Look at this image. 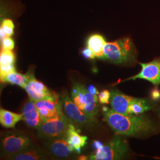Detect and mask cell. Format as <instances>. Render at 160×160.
<instances>
[{
  "label": "cell",
  "mask_w": 160,
  "mask_h": 160,
  "mask_svg": "<svg viewBox=\"0 0 160 160\" xmlns=\"http://www.w3.org/2000/svg\"><path fill=\"white\" fill-rule=\"evenodd\" d=\"M34 102L42 120H47L56 116L63 108L62 101L59 100L58 96Z\"/></svg>",
  "instance_id": "9"
},
{
  "label": "cell",
  "mask_w": 160,
  "mask_h": 160,
  "mask_svg": "<svg viewBox=\"0 0 160 160\" xmlns=\"http://www.w3.org/2000/svg\"><path fill=\"white\" fill-rule=\"evenodd\" d=\"M70 121L65 115L62 109L55 117L45 120H42L41 125L38 129L40 137L50 140L66 135Z\"/></svg>",
  "instance_id": "4"
},
{
  "label": "cell",
  "mask_w": 160,
  "mask_h": 160,
  "mask_svg": "<svg viewBox=\"0 0 160 160\" xmlns=\"http://www.w3.org/2000/svg\"><path fill=\"white\" fill-rule=\"evenodd\" d=\"M87 88L88 92H89L92 95H93L94 96H97V95L98 94V90L93 85H90Z\"/></svg>",
  "instance_id": "26"
},
{
  "label": "cell",
  "mask_w": 160,
  "mask_h": 160,
  "mask_svg": "<svg viewBox=\"0 0 160 160\" xmlns=\"http://www.w3.org/2000/svg\"></svg>",
  "instance_id": "30"
},
{
  "label": "cell",
  "mask_w": 160,
  "mask_h": 160,
  "mask_svg": "<svg viewBox=\"0 0 160 160\" xmlns=\"http://www.w3.org/2000/svg\"><path fill=\"white\" fill-rule=\"evenodd\" d=\"M16 71L14 64L0 65V75H6Z\"/></svg>",
  "instance_id": "23"
},
{
  "label": "cell",
  "mask_w": 160,
  "mask_h": 160,
  "mask_svg": "<svg viewBox=\"0 0 160 160\" xmlns=\"http://www.w3.org/2000/svg\"><path fill=\"white\" fill-rule=\"evenodd\" d=\"M98 97L91 94L82 84H75L72 87V100L84 113L92 118H95L98 112Z\"/></svg>",
  "instance_id": "5"
},
{
  "label": "cell",
  "mask_w": 160,
  "mask_h": 160,
  "mask_svg": "<svg viewBox=\"0 0 160 160\" xmlns=\"http://www.w3.org/2000/svg\"><path fill=\"white\" fill-rule=\"evenodd\" d=\"M103 145L104 144L103 143H102L101 142H100L98 141H93V143H92L93 148L95 149L96 150L101 148L103 147Z\"/></svg>",
  "instance_id": "27"
},
{
  "label": "cell",
  "mask_w": 160,
  "mask_h": 160,
  "mask_svg": "<svg viewBox=\"0 0 160 160\" xmlns=\"http://www.w3.org/2000/svg\"><path fill=\"white\" fill-rule=\"evenodd\" d=\"M61 101L65 114L77 124L81 126H88L92 125L95 122V118L84 113L69 97L68 94H63Z\"/></svg>",
  "instance_id": "7"
},
{
  "label": "cell",
  "mask_w": 160,
  "mask_h": 160,
  "mask_svg": "<svg viewBox=\"0 0 160 160\" xmlns=\"http://www.w3.org/2000/svg\"><path fill=\"white\" fill-rule=\"evenodd\" d=\"M50 153L57 158H68L75 149L67 140L66 135L51 139L47 143Z\"/></svg>",
  "instance_id": "11"
},
{
  "label": "cell",
  "mask_w": 160,
  "mask_h": 160,
  "mask_svg": "<svg viewBox=\"0 0 160 160\" xmlns=\"http://www.w3.org/2000/svg\"><path fill=\"white\" fill-rule=\"evenodd\" d=\"M46 155L40 149L31 144L16 154L8 157V159L15 160H39L46 158Z\"/></svg>",
  "instance_id": "14"
},
{
  "label": "cell",
  "mask_w": 160,
  "mask_h": 160,
  "mask_svg": "<svg viewBox=\"0 0 160 160\" xmlns=\"http://www.w3.org/2000/svg\"><path fill=\"white\" fill-rule=\"evenodd\" d=\"M152 109L151 103L143 98H134L128 108V114H141Z\"/></svg>",
  "instance_id": "19"
},
{
  "label": "cell",
  "mask_w": 160,
  "mask_h": 160,
  "mask_svg": "<svg viewBox=\"0 0 160 160\" xmlns=\"http://www.w3.org/2000/svg\"><path fill=\"white\" fill-rule=\"evenodd\" d=\"M1 28L3 29L7 36L8 37H10L14 33V25L12 20L10 19L4 20Z\"/></svg>",
  "instance_id": "21"
},
{
  "label": "cell",
  "mask_w": 160,
  "mask_h": 160,
  "mask_svg": "<svg viewBox=\"0 0 160 160\" xmlns=\"http://www.w3.org/2000/svg\"><path fill=\"white\" fill-rule=\"evenodd\" d=\"M119 135L114 136L108 143H105L99 149L96 150L90 160H114L123 158L129 151L126 139Z\"/></svg>",
  "instance_id": "3"
},
{
  "label": "cell",
  "mask_w": 160,
  "mask_h": 160,
  "mask_svg": "<svg viewBox=\"0 0 160 160\" xmlns=\"http://www.w3.org/2000/svg\"><path fill=\"white\" fill-rule=\"evenodd\" d=\"M23 120L28 126L38 129L41 125L42 119L34 101L29 98L23 108Z\"/></svg>",
  "instance_id": "13"
},
{
  "label": "cell",
  "mask_w": 160,
  "mask_h": 160,
  "mask_svg": "<svg viewBox=\"0 0 160 160\" xmlns=\"http://www.w3.org/2000/svg\"><path fill=\"white\" fill-rule=\"evenodd\" d=\"M139 64L142 67L141 72L126 80L139 78L147 80L155 86L160 84V58L155 59L148 63H139Z\"/></svg>",
  "instance_id": "10"
},
{
  "label": "cell",
  "mask_w": 160,
  "mask_h": 160,
  "mask_svg": "<svg viewBox=\"0 0 160 160\" xmlns=\"http://www.w3.org/2000/svg\"><path fill=\"white\" fill-rule=\"evenodd\" d=\"M16 57L11 50L2 49L0 55V65L14 64Z\"/></svg>",
  "instance_id": "20"
},
{
  "label": "cell",
  "mask_w": 160,
  "mask_h": 160,
  "mask_svg": "<svg viewBox=\"0 0 160 160\" xmlns=\"http://www.w3.org/2000/svg\"><path fill=\"white\" fill-rule=\"evenodd\" d=\"M7 37H8V36H7V34H6V33L4 32V31L3 30V29L1 28V29H0V38H1V40L2 41L4 39H5L6 38H7Z\"/></svg>",
  "instance_id": "28"
},
{
  "label": "cell",
  "mask_w": 160,
  "mask_h": 160,
  "mask_svg": "<svg viewBox=\"0 0 160 160\" xmlns=\"http://www.w3.org/2000/svg\"><path fill=\"white\" fill-rule=\"evenodd\" d=\"M104 118L109 126L118 135L138 136L153 131L152 121L143 114H123L113 109L103 108Z\"/></svg>",
  "instance_id": "1"
},
{
  "label": "cell",
  "mask_w": 160,
  "mask_h": 160,
  "mask_svg": "<svg viewBox=\"0 0 160 160\" xmlns=\"http://www.w3.org/2000/svg\"><path fill=\"white\" fill-rule=\"evenodd\" d=\"M106 43L104 38L100 34H92L87 40V47L93 52L96 57L102 59L104 58V47Z\"/></svg>",
  "instance_id": "16"
},
{
  "label": "cell",
  "mask_w": 160,
  "mask_h": 160,
  "mask_svg": "<svg viewBox=\"0 0 160 160\" xmlns=\"http://www.w3.org/2000/svg\"><path fill=\"white\" fill-rule=\"evenodd\" d=\"M22 119H23L22 114L15 113L5 109L0 110V122L2 126L6 128H14Z\"/></svg>",
  "instance_id": "17"
},
{
  "label": "cell",
  "mask_w": 160,
  "mask_h": 160,
  "mask_svg": "<svg viewBox=\"0 0 160 160\" xmlns=\"http://www.w3.org/2000/svg\"><path fill=\"white\" fill-rule=\"evenodd\" d=\"M28 75V81L24 88L28 94L30 99L37 102L57 96L55 92L49 90L42 82L36 80L33 74H29Z\"/></svg>",
  "instance_id": "8"
},
{
  "label": "cell",
  "mask_w": 160,
  "mask_h": 160,
  "mask_svg": "<svg viewBox=\"0 0 160 160\" xmlns=\"http://www.w3.org/2000/svg\"><path fill=\"white\" fill-rule=\"evenodd\" d=\"M2 42V49L6 50H11L14 48V42L10 37H7L5 39L1 41Z\"/></svg>",
  "instance_id": "22"
},
{
  "label": "cell",
  "mask_w": 160,
  "mask_h": 160,
  "mask_svg": "<svg viewBox=\"0 0 160 160\" xmlns=\"http://www.w3.org/2000/svg\"><path fill=\"white\" fill-rule=\"evenodd\" d=\"M79 159L80 160H87V158L86 157H84V156H82V157H80Z\"/></svg>",
  "instance_id": "29"
},
{
  "label": "cell",
  "mask_w": 160,
  "mask_h": 160,
  "mask_svg": "<svg viewBox=\"0 0 160 160\" xmlns=\"http://www.w3.org/2000/svg\"><path fill=\"white\" fill-rule=\"evenodd\" d=\"M82 55L84 56V57L86 58H88V59H94L96 58V56L94 55V53H93V52L89 48H86L84 49H83V51H82Z\"/></svg>",
  "instance_id": "25"
},
{
  "label": "cell",
  "mask_w": 160,
  "mask_h": 160,
  "mask_svg": "<svg viewBox=\"0 0 160 160\" xmlns=\"http://www.w3.org/2000/svg\"><path fill=\"white\" fill-rule=\"evenodd\" d=\"M66 136L69 143L78 154H80L81 149L87 143V137L81 135L78 132V129H77L71 123H69Z\"/></svg>",
  "instance_id": "15"
},
{
  "label": "cell",
  "mask_w": 160,
  "mask_h": 160,
  "mask_svg": "<svg viewBox=\"0 0 160 160\" xmlns=\"http://www.w3.org/2000/svg\"><path fill=\"white\" fill-rule=\"evenodd\" d=\"M30 144L29 138L18 132H7L1 139L2 152L7 157L17 154Z\"/></svg>",
  "instance_id": "6"
},
{
  "label": "cell",
  "mask_w": 160,
  "mask_h": 160,
  "mask_svg": "<svg viewBox=\"0 0 160 160\" xmlns=\"http://www.w3.org/2000/svg\"><path fill=\"white\" fill-rule=\"evenodd\" d=\"M104 53L103 59L114 63L133 62L136 57L135 46L129 38L106 43L104 47Z\"/></svg>",
  "instance_id": "2"
},
{
  "label": "cell",
  "mask_w": 160,
  "mask_h": 160,
  "mask_svg": "<svg viewBox=\"0 0 160 160\" xmlns=\"http://www.w3.org/2000/svg\"><path fill=\"white\" fill-rule=\"evenodd\" d=\"M111 95V92L108 90H104L98 94V100L100 103L102 104H108L109 103L110 97Z\"/></svg>",
  "instance_id": "24"
},
{
  "label": "cell",
  "mask_w": 160,
  "mask_h": 160,
  "mask_svg": "<svg viewBox=\"0 0 160 160\" xmlns=\"http://www.w3.org/2000/svg\"><path fill=\"white\" fill-rule=\"evenodd\" d=\"M133 98V97L125 95L117 90H113L111 92L109 103L116 112L129 114L128 108Z\"/></svg>",
  "instance_id": "12"
},
{
  "label": "cell",
  "mask_w": 160,
  "mask_h": 160,
  "mask_svg": "<svg viewBox=\"0 0 160 160\" xmlns=\"http://www.w3.org/2000/svg\"><path fill=\"white\" fill-rule=\"evenodd\" d=\"M29 78V75H24L17 72V71L12 72L7 74L1 75V81L12 84H15L24 88Z\"/></svg>",
  "instance_id": "18"
}]
</instances>
